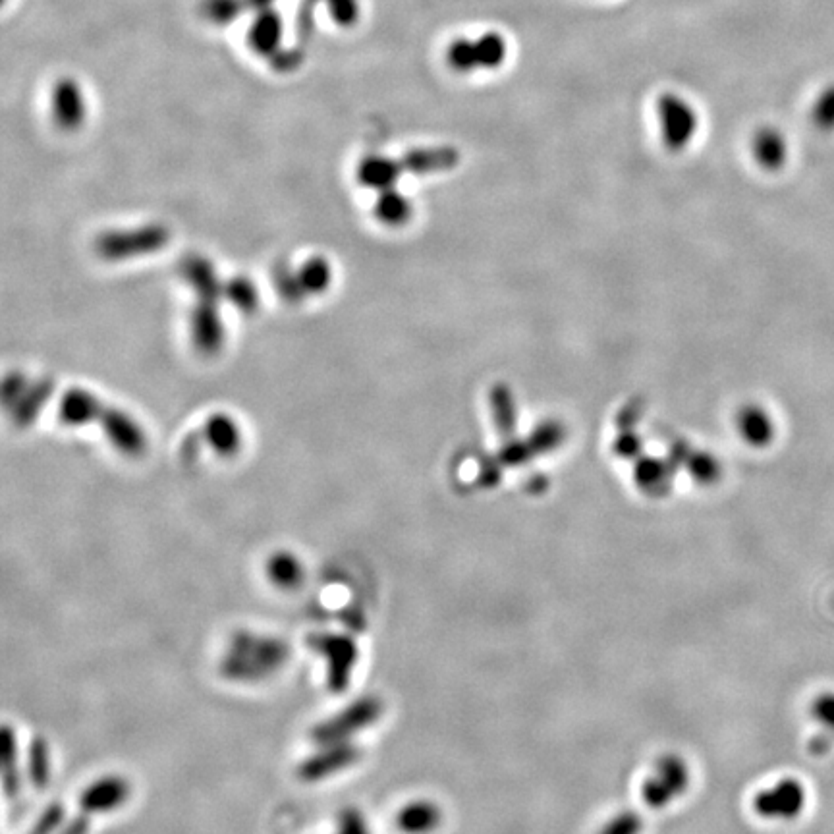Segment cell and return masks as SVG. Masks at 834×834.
<instances>
[{"mask_svg": "<svg viewBox=\"0 0 834 834\" xmlns=\"http://www.w3.org/2000/svg\"><path fill=\"white\" fill-rule=\"evenodd\" d=\"M170 240V232L161 224H147L134 230H116L103 234L95 250L109 261H120V259H132L141 257L147 253L163 250Z\"/></svg>", "mask_w": 834, "mask_h": 834, "instance_id": "cell-5", "label": "cell"}, {"mask_svg": "<svg viewBox=\"0 0 834 834\" xmlns=\"http://www.w3.org/2000/svg\"><path fill=\"white\" fill-rule=\"evenodd\" d=\"M288 659V647L282 641L259 638L253 634H238L228 657L224 659L226 676L238 680H255L275 672Z\"/></svg>", "mask_w": 834, "mask_h": 834, "instance_id": "cell-2", "label": "cell"}, {"mask_svg": "<svg viewBox=\"0 0 834 834\" xmlns=\"http://www.w3.org/2000/svg\"><path fill=\"white\" fill-rule=\"evenodd\" d=\"M446 60H448V64L456 72H462V74H468V72H472L475 68H479L477 51H475V41H470V39H456L448 47Z\"/></svg>", "mask_w": 834, "mask_h": 834, "instance_id": "cell-27", "label": "cell"}, {"mask_svg": "<svg viewBox=\"0 0 834 834\" xmlns=\"http://www.w3.org/2000/svg\"><path fill=\"white\" fill-rule=\"evenodd\" d=\"M688 466H690V472H692L694 481H699L703 485H713L715 481H719L721 466H719V462L713 456L695 454L692 464H688Z\"/></svg>", "mask_w": 834, "mask_h": 834, "instance_id": "cell-30", "label": "cell"}, {"mask_svg": "<svg viewBox=\"0 0 834 834\" xmlns=\"http://www.w3.org/2000/svg\"><path fill=\"white\" fill-rule=\"evenodd\" d=\"M226 300L248 313L257 307V292L248 278H234L226 282Z\"/></svg>", "mask_w": 834, "mask_h": 834, "instance_id": "cell-28", "label": "cell"}, {"mask_svg": "<svg viewBox=\"0 0 834 834\" xmlns=\"http://www.w3.org/2000/svg\"><path fill=\"white\" fill-rule=\"evenodd\" d=\"M269 576L282 589H294L304 580L302 562L290 553H277L269 560Z\"/></svg>", "mask_w": 834, "mask_h": 834, "instance_id": "cell-21", "label": "cell"}, {"mask_svg": "<svg viewBox=\"0 0 834 834\" xmlns=\"http://www.w3.org/2000/svg\"><path fill=\"white\" fill-rule=\"evenodd\" d=\"M64 815H66V809H64V806H60V804H51V806L47 807V809L41 813V817L37 819V823L33 825V829H31L28 834L55 833L56 829H58V825L64 821Z\"/></svg>", "mask_w": 834, "mask_h": 834, "instance_id": "cell-31", "label": "cell"}, {"mask_svg": "<svg viewBox=\"0 0 834 834\" xmlns=\"http://www.w3.org/2000/svg\"><path fill=\"white\" fill-rule=\"evenodd\" d=\"M340 834H369L358 811H346L340 821Z\"/></svg>", "mask_w": 834, "mask_h": 834, "instance_id": "cell-32", "label": "cell"}, {"mask_svg": "<svg viewBox=\"0 0 834 834\" xmlns=\"http://www.w3.org/2000/svg\"><path fill=\"white\" fill-rule=\"evenodd\" d=\"M443 823V809L431 800H414L396 815V825L402 833L431 834Z\"/></svg>", "mask_w": 834, "mask_h": 834, "instance_id": "cell-12", "label": "cell"}, {"mask_svg": "<svg viewBox=\"0 0 834 834\" xmlns=\"http://www.w3.org/2000/svg\"><path fill=\"white\" fill-rule=\"evenodd\" d=\"M362 759V750L358 746L352 744H333L327 750L309 757L300 765V777L307 780V782H315V780L327 779L334 775L336 771H342L350 765H354L356 761Z\"/></svg>", "mask_w": 834, "mask_h": 834, "instance_id": "cell-9", "label": "cell"}, {"mask_svg": "<svg viewBox=\"0 0 834 834\" xmlns=\"http://www.w3.org/2000/svg\"><path fill=\"white\" fill-rule=\"evenodd\" d=\"M331 282V267L323 259H311L300 269L296 277L286 278L280 282V290L286 298L298 300L300 296L319 294Z\"/></svg>", "mask_w": 834, "mask_h": 834, "instance_id": "cell-11", "label": "cell"}, {"mask_svg": "<svg viewBox=\"0 0 834 834\" xmlns=\"http://www.w3.org/2000/svg\"><path fill=\"white\" fill-rule=\"evenodd\" d=\"M383 715V703L377 697H362L342 713L325 723L317 724L311 730V738L319 746H333L342 744L354 734L362 732L363 728L379 721Z\"/></svg>", "mask_w": 834, "mask_h": 834, "instance_id": "cell-6", "label": "cell"}, {"mask_svg": "<svg viewBox=\"0 0 834 834\" xmlns=\"http://www.w3.org/2000/svg\"><path fill=\"white\" fill-rule=\"evenodd\" d=\"M809 713L813 721L819 724L825 732L834 734V692H821L809 705Z\"/></svg>", "mask_w": 834, "mask_h": 834, "instance_id": "cell-29", "label": "cell"}, {"mask_svg": "<svg viewBox=\"0 0 834 834\" xmlns=\"http://www.w3.org/2000/svg\"><path fill=\"white\" fill-rule=\"evenodd\" d=\"M58 414L70 425H101L114 448L126 456H141L147 450V435L141 425L91 392L68 390L58 402Z\"/></svg>", "mask_w": 834, "mask_h": 834, "instance_id": "cell-1", "label": "cell"}, {"mask_svg": "<svg viewBox=\"0 0 834 834\" xmlns=\"http://www.w3.org/2000/svg\"><path fill=\"white\" fill-rule=\"evenodd\" d=\"M751 151H753L755 161L761 167L767 168V170H777L786 163L788 147H786V141L777 130L765 128V130L755 134Z\"/></svg>", "mask_w": 834, "mask_h": 834, "instance_id": "cell-15", "label": "cell"}, {"mask_svg": "<svg viewBox=\"0 0 834 834\" xmlns=\"http://www.w3.org/2000/svg\"><path fill=\"white\" fill-rule=\"evenodd\" d=\"M205 435L213 450L224 456L236 454L242 443V435L236 421L228 416L211 417L205 425Z\"/></svg>", "mask_w": 834, "mask_h": 834, "instance_id": "cell-17", "label": "cell"}, {"mask_svg": "<svg viewBox=\"0 0 834 834\" xmlns=\"http://www.w3.org/2000/svg\"><path fill=\"white\" fill-rule=\"evenodd\" d=\"M736 427L740 437L751 446L763 448L771 445L777 435V425L773 416L761 406H746L736 417Z\"/></svg>", "mask_w": 834, "mask_h": 834, "instance_id": "cell-13", "label": "cell"}, {"mask_svg": "<svg viewBox=\"0 0 834 834\" xmlns=\"http://www.w3.org/2000/svg\"><path fill=\"white\" fill-rule=\"evenodd\" d=\"M412 209L414 207H412L410 199L406 195L396 192L394 188L383 190L379 199H377V205H375L377 219L381 223L389 224V226H400V224L408 223L410 217H412Z\"/></svg>", "mask_w": 834, "mask_h": 834, "instance_id": "cell-18", "label": "cell"}, {"mask_svg": "<svg viewBox=\"0 0 834 834\" xmlns=\"http://www.w3.org/2000/svg\"><path fill=\"white\" fill-rule=\"evenodd\" d=\"M280 41V20L273 12L261 14V18L251 28V47L259 55H271Z\"/></svg>", "mask_w": 834, "mask_h": 834, "instance_id": "cell-23", "label": "cell"}, {"mask_svg": "<svg viewBox=\"0 0 834 834\" xmlns=\"http://www.w3.org/2000/svg\"><path fill=\"white\" fill-rule=\"evenodd\" d=\"M636 481L641 491H645L651 497H663L670 489L672 472L668 470L667 464L657 460H643L636 470Z\"/></svg>", "mask_w": 834, "mask_h": 834, "instance_id": "cell-19", "label": "cell"}, {"mask_svg": "<svg viewBox=\"0 0 834 834\" xmlns=\"http://www.w3.org/2000/svg\"><path fill=\"white\" fill-rule=\"evenodd\" d=\"M475 51H477V62L483 70H495L504 64L508 56V45L501 33H485L479 39H475Z\"/></svg>", "mask_w": 834, "mask_h": 834, "instance_id": "cell-24", "label": "cell"}, {"mask_svg": "<svg viewBox=\"0 0 834 834\" xmlns=\"http://www.w3.org/2000/svg\"><path fill=\"white\" fill-rule=\"evenodd\" d=\"M130 796V784L120 777H107V779L93 782L82 796L80 806L89 809L91 813H103L112 811L122 802H126Z\"/></svg>", "mask_w": 834, "mask_h": 834, "instance_id": "cell-14", "label": "cell"}, {"mask_svg": "<svg viewBox=\"0 0 834 834\" xmlns=\"http://www.w3.org/2000/svg\"><path fill=\"white\" fill-rule=\"evenodd\" d=\"M692 786L690 763L678 753H663L640 786L641 802L661 811L682 800Z\"/></svg>", "mask_w": 834, "mask_h": 834, "instance_id": "cell-3", "label": "cell"}, {"mask_svg": "<svg viewBox=\"0 0 834 834\" xmlns=\"http://www.w3.org/2000/svg\"><path fill=\"white\" fill-rule=\"evenodd\" d=\"M456 163V153L448 147L443 149H425V151H416L408 157H404V161H400V167L412 172H435L441 168L452 167Z\"/></svg>", "mask_w": 834, "mask_h": 834, "instance_id": "cell-20", "label": "cell"}, {"mask_svg": "<svg viewBox=\"0 0 834 834\" xmlns=\"http://www.w3.org/2000/svg\"><path fill=\"white\" fill-rule=\"evenodd\" d=\"M806 804V786L794 777L775 780L773 784L761 788L751 800V807L759 819L780 823L798 819L804 813Z\"/></svg>", "mask_w": 834, "mask_h": 834, "instance_id": "cell-4", "label": "cell"}, {"mask_svg": "<svg viewBox=\"0 0 834 834\" xmlns=\"http://www.w3.org/2000/svg\"><path fill=\"white\" fill-rule=\"evenodd\" d=\"M2 755H4V788L8 796L18 794L20 773H18V746L10 726L2 728Z\"/></svg>", "mask_w": 834, "mask_h": 834, "instance_id": "cell-25", "label": "cell"}, {"mask_svg": "<svg viewBox=\"0 0 834 834\" xmlns=\"http://www.w3.org/2000/svg\"><path fill=\"white\" fill-rule=\"evenodd\" d=\"M404 170L400 163L385 159V157H367L360 165L358 178L365 188H377V190H389L394 188V182L400 178Z\"/></svg>", "mask_w": 834, "mask_h": 834, "instance_id": "cell-16", "label": "cell"}, {"mask_svg": "<svg viewBox=\"0 0 834 834\" xmlns=\"http://www.w3.org/2000/svg\"><path fill=\"white\" fill-rule=\"evenodd\" d=\"M657 114L661 122L663 141L670 149H684L694 139L697 132V114L686 99L674 93H665L659 99Z\"/></svg>", "mask_w": 834, "mask_h": 834, "instance_id": "cell-7", "label": "cell"}, {"mask_svg": "<svg viewBox=\"0 0 834 834\" xmlns=\"http://www.w3.org/2000/svg\"><path fill=\"white\" fill-rule=\"evenodd\" d=\"M29 780L37 790H45L51 782V750L47 740L37 736L29 746Z\"/></svg>", "mask_w": 834, "mask_h": 834, "instance_id": "cell-22", "label": "cell"}, {"mask_svg": "<svg viewBox=\"0 0 834 834\" xmlns=\"http://www.w3.org/2000/svg\"><path fill=\"white\" fill-rule=\"evenodd\" d=\"M91 815H95V813H91L89 809H84L82 807V813L80 815H76L70 823H68V827L62 831V834H87L89 831V817Z\"/></svg>", "mask_w": 834, "mask_h": 834, "instance_id": "cell-33", "label": "cell"}, {"mask_svg": "<svg viewBox=\"0 0 834 834\" xmlns=\"http://www.w3.org/2000/svg\"><path fill=\"white\" fill-rule=\"evenodd\" d=\"M643 817L634 809H622L611 815L597 834H641L643 833Z\"/></svg>", "mask_w": 834, "mask_h": 834, "instance_id": "cell-26", "label": "cell"}, {"mask_svg": "<svg viewBox=\"0 0 834 834\" xmlns=\"http://www.w3.org/2000/svg\"><path fill=\"white\" fill-rule=\"evenodd\" d=\"M309 645L329 661V686L333 692H344L350 684L352 668L358 661V645L346 636L321 634L311 636Z\"/></svg>", "mask_w": 834, "mask_h": 834, "instance_id": "cell-8", "label": "cell"}, {"mask_svg": "<svg viewBox=\"0 0 834 834\" xmlns=\"http://www.w3.org/2000/svg\"><path fill=\"white\" fill-rule=\"evenodd\" d=\"M53 114H55L56 124L64 130H74L84 122V93L74 80H60L55 85Z\"/></svg>", "mask_w": 834, "mask_h": 834, "instance_id": "cell-10", "label": "cell"}]
</instances>
